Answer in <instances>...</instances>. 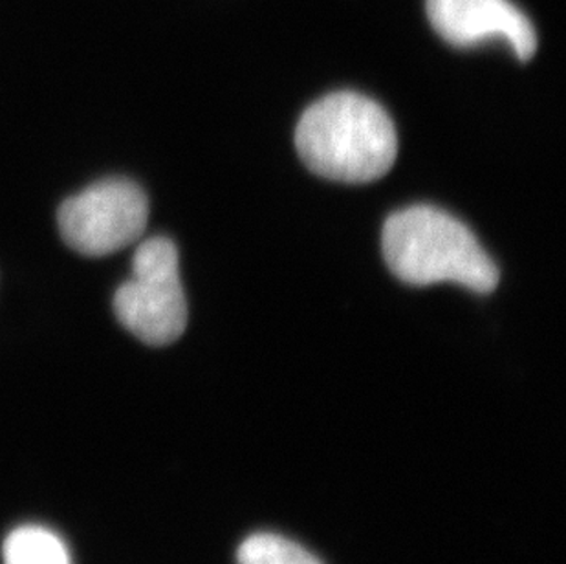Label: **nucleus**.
I'll return each mask as SVG.
<instances>
[{
    "label": "nucleus",
    "instance_id": "423d86ee",
    "mask_svg": "<svg viewBox=\"0 0 566 564\" xmlns=\"http://www.w3.org/2000/svg\"><path fill=\"white\" fill-rule=\"evenodd\" d=\"M4 564H70L69 550L54 532L41 526H21L6 539Z\"/></svg>",
    "mask_w": 566,
    "mask_h": 564
},
{
    "label": "nucleus",
    "instance_id": "f03ea898",
    "mask_svg": "<svg viewBox=\"0 0 566 564\" xmlns=\"http://www.w3.org/2000/svg\"><path fill=\"white\" fill-rule=\"evenodd\" d=\"M381 250L390 272L406 284L454 282L471 292L499 286V268L471 229L433 206H412L390 215L381 231Z\"/></svg>",
    "mask_w": 566,
    "mask_h": 564
},
{
    "label": "nucleus",
    "instance_id": "39448f33",
    "mask_svg": "<svg viewBox=\"0 0 566 564\" xmlns=\"http://www.w3.org/2000/svg\"><path fill=\"white\" fill-rule=\"evenodd\" d=\"M426 8L440 38L459 49L503 39L521 61L537 50L534 24L510 0H428Z\"/></svg>",
    "mask_w": 566,
    "mask_h": 564
},
{
    "label": "nucleus",
    "instance_id": "7ed1b4c3",
    "mask_svg": "<svg viewBox=\"0 0 566 564\" xmlns=\"http://www.w3.org/2000/svg\"><path fill=\"white\" fill-rule=\"evenodd\" d=\"M114 312L119 323L147 345H171L182 337L188 301L172 240L153 237L138 246L133 275L114 295Z\"/></svg>",
    "mask_w": 566,
    "mask_h": 564
},
{
    "label": "nucleus",
    "instance_id": "f257e3e1",
    "mask_svg": "<svg viewBox=\"0 0 566 564\" xmlns=\"http://www.w3.org/2000/svg\"><path fill=\"white\" fill-rule=\"evenodd\" d=\"M295 147L314 175L369 184L395 166L398 136L379 103L356 92H336L306 108L295 128Z\"/></svg>",
    "mask_w": 566,
    "mask_h": 564
},
{
    "label": "nucleus",
    "instance_id": "0eeeda50",
    "mask_svg": "<svg viewBox=\"0 0 566 564\" xmlns=\"http://www.w3.org/2000/svg\"><path fill=\"white\" fill-rule=\"evenodd\" d=\"M239 564H323L308 550L275 533H255L237 552Z\"/></svg>",
    "mask_w": 566,
    "mask_h": 564
},
{
    "label": "nucleus",
    "instance_id": "20e7f679",
    "mask_svg": "<svg viewBox=\"0 0 566 564\" xmlns=\"http://www.w3.org/2000/svg\"><path fill=\"white\" fill-rule=\"evenodd\" d=\"M149 220V202L134 181H97L61 203L57 224L64 242L85 257H105L134 244Z\"/></svg>",
    "mask_w": 566,
    "mask_h": 564
}]
</instances>
